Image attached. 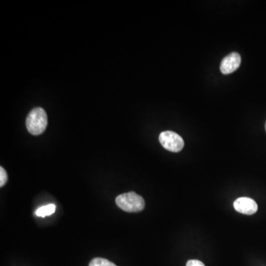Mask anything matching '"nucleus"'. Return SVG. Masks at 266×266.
Wrapping results in <instances>:
<instances>
[{
	"mask_svg": "<svg viewBox=\"0 0 266 266\" xmlns=\"http://www.w3.org/2000/svg\"><path fill=\"white\" fill-rule=\"evenodd\" d=\"M48 125L46 112L41 107H37L30 112L26 118V127L31 135H39L44 133Z\"/></svg>",
	"mask_w": 266,
	"mask_h": 266,
	"instance_id": "1",
	"label": "nucleus"
},
{
	"mask_svg": "<svg viewBox=\"0 0 266 266\" xmlns=\"http://www.w3.org/2000/svg\"><path fill=\"white\" fill-rule=\"evenodd\" d=\"M116 203L121 209L127 212H139L145 207L144 198L134 192L120 194L116 197Z\"/></svg>",
	"mask_w": 266,
	"mask_h": 266,
	"instance_id": "2",
	"label": "nucleus"
},
{
	"mask_svg": "<svg viewBox=\"0 0 266 266\" xmlns=\"http://www.w3.org/2000/svg\"><path fill=\"white\" fill-rule=\"evenodd\" d=\"M56 211V205L48 204L47 206H42L36 211V214L38 217H45L46 216L51 215Z\"/></svg>",
	"mask_w": 266,
	"mask_h": 266,
	"instance_id": "6",
	"label": "nucleus"
},
{
	"mask_svg": "<svg viewBox=\"0 0 266 266\" xmlns=\"http://www.w3.org/2000/svg\"><path fill=\"white\" fill-rule=\"evenodd\" d=\"M234 207L236 211L242 214L251 215L256 212L258 206L253 199L249 197H239L234 202Z\"/></svg>",
	"mask_w": 266,
	"mask_h": 266,
	"instance_id": "5",
	"label": "nucleus"
},
{
	"mask_svg": "<svg viewBox=\"0 0 266 266\" xmlns=\"http://www.w3.org/2000/svg\"><path fill=\"white\" fill-rule=\"evenodd\" d=\"M159 141L163 148L172 152H178L184 147V141L178 134L165 131L160 134Z\"/></svg>",
	"mask_w": 266,
	"mask_h": 266,
	"instance_id": "3",
	"label": "nucleus"
},
{
	"mask_svg": "<svg viewBox=\"0 0 266 266\" xmlns=\"http://www.w3.org/2000/svg\"><path fill=\"white\" fill-rule=\"evenodd\" d=\"M265 130H266V124H265Z\"/></svg>",
	"mask_w": 266,
	"mask_h": 266,
	"instance_id": "10",
	"label": "nucleus"
},
{
	"mask_svg": "<svg viewBox=\"0 0 266 266\" xmlns=\"http://www.w3.org/2000/svg\"><path fill=\"white\" fill-rule=\"evenodd\" d=\"M89 266H117L108 259L104 258H94L90 261Z\"/></svg>",
	"mask_w": 266,
	"mask_h": 266,
	"instance_id": "7",
	"label": "nucleus"
},
{
	"mask_svg": "<svg viewBox=\"0 0 266 266\" xmlns=\"http://www.w3.org/2000/svg\"><path fill=\"white\" fill-rule=\"evenodd\" d=\"M8 181V174L4 168L0 167V186L3 187Z\"/></svg>",
	"mask_w": 266,
	"mask_h": 266,
	"instance_id": "8",
	"label": "nucleus"
},
{
	"mask_svg": "<svg viewBox=\"0 0 266 266\" xmlns=\"http://www.w3.org/2000/svg\"><path fill=\"white\" fill-rule=\"evenodd\" d=\"M186 266H205V265L201 261L197 260V259H190L188 261Z\"/></svg>",
	"mask_w": 266,
	"mask_h": 266,
	"instance_id": "9",
	"label": "nucleus"
},
{
	"mask_svg": "<svg viewBox=\"0 0 266 266\" xmlns=\"http://www.w3.org/2000/svg\"><path fill=\"white\" fill-rule=\"evenodd\" d=\"M240 65V55L237 53H231L222 59L220 64V71L222 74H230L236 71Z\"/></svg>",
	"mask_w": 266,
	"mask_h": 266,
	"instance_id": "4",
	"label": "nucleus"
}]
</instances>
